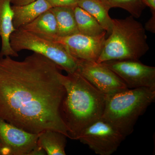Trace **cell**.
I'll return each instance as SVG.
<instances>
[{
	"mask_svg": "<svg viewBox=\"0 0 155 155\" xmlns=\"http://www.w3.org/2000/svg\"><path fill=\"white\" fill-rule=\"evenodd\" d=\"M61 70L37 53L22 61L0 58V118L30 133L51 130L69 138L61 114Z\"/></svg>",
	"mask_w": 155,
	"mask_h": 155,
	"instance_id": "obj_1",
	"label": "cell"
},
{
	"mask_svg": "<svg viewBox=\"0 0 155 155\" xmlns=\"http://www.w3.org/2000/svg\"><path fill=\"white\" fill-rule=\"evenodd\" d=\"M67 74L60 75L66 91L61 114L69 138L77 140L87 126L102 117L106 95L78 72Z\"/></svg>",
	"mask_w": 155,
	"mask_h": 155,
	"instance_id": "obj_2",
	"label": "cell"
},
{
	"mask_svg": "<svg viewBox=\"0 0 155 155\" xmlns=\"http://www.w3.org/2000/svg\"><path fill=\"white\" fill-rule=\"evenodd\" d=\"M155 101V87L127 89L106 95L102 118L126 138L133 132L139 118Z\"/></svg>",
	"mask_w": 155,
	"mask_h": 155,
	"instance_id": "obj_3",
	"label": "cell"
},
{
	"mask_svg": "<svg viewBox=\"0 0 155 155\" xmlns=\"http://www.w3.org/2000/svg\"><path fill=\"white\" fill-rule=\"evenodd\" d=\"M147 39L144 27L132 16L114 19L112 31L97 62L139 60L149 50Z\"/></svg>",
	"mask_w": 155,
	"mask_h": 155,
	"instance_id": "obj_4",
	"label": "cell"
},
{
	"mask_svg": "<svg viewBox=\"0 0 155 155\" xmlns=\"http://www.w3.org/2000/svg\"><path fill=\"white\" fill-rule=\"evenodd\" d=\"M10 44L16 52L24 50L32 51L52 61L67 73L76 72L78 60L61 44L22 28L16 29L12 34Z\"/></svg>",
	"mask_w": 155,
	"mask_h": 155,
	"instance_id": "obj_5",
	"label": "cell"
},
{
	"mask_svg": "<svg viewBox=\"0 0 155 155\" xmlns=\"http://www.w3.org/2000/svg\"><path fill=\"white\" fill-rule=\"evenodd\" d=\"M125 138L110 123L101 117L87 126L77 140L88 146L97 154L110 155Z\"/></svg>",
	"mask_w": 155,
	"mask_h": 155,
	"instance_id": "obj_6",
	"label": "cell"
},
{
	"mask_svg": "<svg viewBox=\"0 0 155 155\" xmlns=\"http://www.w3.org/2000/svg\"><path fill=\"white\" fill-rule=\"evenodd\" d=\"M107 33L105 31L95 36L80 33L65 37L40 35L61 44L78 60L97 62L102 51Z\"/></svg>",
	"mask_w": 155,
	"mask_h": 155,
	"instance_id": "obj_7",
	"label": "cell"
},
{
	"mask_svg": "<svg viewBox=\"0 0 155 155\" xmlns=\"http://www.w3.org/2000/svg\"><path fill=\"white\" fill-rule=\"evenodd\" d=\"M76 72L105 95L128 89L119 76L103 63L78 60Z\"/></svg>",
	"mask_w": 155,
	"mask_h": 155,
	"instance_id": "obj_8",
	"label": "cell"
},
{
	"mask_svg": "<svg viewBox=\"0 0 155 155\" xmlns=\"http://www.w3.org/2000/svg\"><path fill=\"white\" fill-rule=\"evenodd\" d=\"M125 84L127 88L155 87V67L139 60H114L104 62Z\"/></svg>",
	"mask_w": 155,
	"mask_h": 155,
	"instance_id": "obj_9",
	"label": "cell"
},
{
	"mask_svg": "<svg viewBox=\"0 0 155 155\" xmlns=\"http://www.w3.org/2000/svg\"><path fill=\"white\" fill-rule=\"evenodd\" d=\"M39 134L30 133L0 118V141L10 155H30L37 146Z\"/></svg>",
	"mask_w": 155,
	"mask_h": 155,
	"instance_id": "obj_10",
	"label": "cell"
},
{
	"mask_svg": "<svg viewBox=\"0 0 155 155\" xmlns=\"http://www.w3.org/2000/svg\"><path fill=\"white\" fill-rule=\"evenodd\" d=\"M11 1L0 0V37L2 40L0 58L5 56L19 57L10 44L11 35L16 30L13 25L14 12Z\"/></svg>",
	"mask_w": 155,
	"mask_h": 155,
	"instance_id": "obj_11",
	"label": "cell"
},
{
	"mask_svg": "<svg viewBox=\"0 0 155 155\" xmlns=\"http://www.w3.org/2000/svg\"><path fill=\"white\" fill-rule=\"evenodd\" d=\"M12 8L14 12L13 25L17 29L32 22L52 7L47 0H36L23 5H13Z\"/></svg>",
	"mask_w": 155,
	"mask_h": 155,
	"instance_id": "obj_12",
	"label": "cell"
},
{
	"mask_svg": "<svg viewBox=\"0 0 155 155\" xmlns=\"http://www.w3.org/2000/svg\"><path fill=\"white\" fill-rule=\"evenodd\" d=\"M64 134L51 130H43L39 134L38 145L48 155H65L67 138Z\"/></svg>",
	"mask_w": 155,
	"mask_h": 155,
	"instance_id": "obj_13",
	"label": "cell"
},
{
	"mask_svg": "<svg viewBox=\"0 0 155 155\" xmlns=\"http://www.w3.org/2000/svg\"><path fill=\"white\" fill-rule=\"evenodd\" d=\"M55 17L57 24L56 36L65 37L79 33L74 8L69 7H54L51 8Z\"/></svg>",
	"mask_w": 155,
	"mask_h": 155,
	"instance_id": "obj_14",
	"label": "cell"
},
{
	"mask_svg": "<svg viewBox=\"0 0 155 155\" xmlns=\"http://www.w3.org/2000/svg\"><path fill=\"white\" fill-rule=\"evenodd\" d=\"M78 6L94 17L109 35L113 26V19L109 14L110 9L102 0H79Z\"/></svg>",
	"mask_w": 155,
	"mask_h": 155,
	"instance_id": "obj_15",
	"label": "cell"
},
{
	"mask_svg": "<svg viewBox=\"0 0 155 155\" xmlns=\"http://www.w3.org/2000/svg\"><path fill=\"white\" fill-rule=\"evenodd\" d=\"M20 28L39 35L51 36L57 35L58 31L55 17L51 9Z\"/></svg>",
	"mask_w": 155,
	"mask_h": 155,
	"instance_id": "obj_16",
	"label": "cell"
},
{
	"mask_svg": "<svg viewBox=\"0 0 155 155\" xmlns=\"http://www.w3.org/2000/svg\"><path fill=\"white\" fill-rule=\"evenodd\" d=\"M74 11L79 33L95 36L106 31L94 17L79 6L74 7Z\"/></svg>",
	"mask_w": 155,
	"mask_h": 155,
	"instance_id": "obj_17",
	"label": "cell"
},
{
	"mask_svg": "<svg viewBox=\"0 0 155 155\" xmlns=\"http://www.w3.org/2000/svg\"><path fill=\"white\" fill-rule=\"evenodd\" d=\"M110 9L114 8H119L126 10L131 16L138 18L146 6L142 0H102Z\"/></svg>",
	"mask_w": 155,
	"mask_h": 155,
	"instance_id": "obj_18",
	"label": "cell"
},
{
	"mask_svg": "<svg viewBox=\"0 0 155 155\" xmlns=\"http://www.w3.org/2000/svg\"><path fill=\"white\" fill-rule=\"evenodd\" d=\"M52 8L69 7L74 8L78 5L79 0H47Z\"/></svg>",
	"mask_w": 155,
	"mask_h": 155,
	"instance_id": "obj_19",
	"label": "cell"
},
{
	"mask_svg": "<svg viewBox=\"0 0 155 155\" xmlns=\"http://www.w3.org/2000/svg\"><path fill=\"white\" fill-rule=\"evenodd\" d=\"M146 29L150 32L155 33V13H152V17L146 23Z\"/></svg>",
	"mask_w": 155,
	"mask_h": 155,
	"instance_id": "obj_20",
	"label": "cell"
},
{
	"mask_svg": "<svg viewBox=\"0 0 155 155\" xmlns=\"http://www.w3.org/2000/svg\"><path fill=\"white\" fill-rule=\"evenodd\" d=\"M47 155L46 153L41 147L38 145L30 153L29 155Z\"/></svg>",
	"mask_w": 155,
	"mask_h": 155,
	"instance_id": "obj_21",
	"label": "cell"
},
{
	"mask_svg": "<svg viewBox=\"0 0 155 155\" xmlns=\"http://www.w3.org/2000/svg\"><path fill=\"white\" fill-rule=\"evenodd\" d=\"M146 7L150 8L152 13H155V0H142Z\"/></svg>",
	"mask_w": 155,
	"mask_h": 155,
	"instance_id": "obj_22",
	"label": "cell"
},
{
	"mask_svg": "<svg viewBox=\"0 0 155 155\" xmlns=\"http://www.w3.org/2000/svg\"><path fill=\"white\" fill-rule=\"evenodd\" d=\"M36 0H11V4L14 5H23L35 2Z\"/></svg>",
	"mask_w": 155,
	"mask_h": 155,
	"instance_id": "obj_23",
	"label": "cell"
},
{
	"mask_svg": "<svg viewBox=\"0 0 155 155\" xmlns=\"http://www.w3.org/2000/svg\"><path fill=\"white\" fill-rule=\"evenodd\" d=\"M0 155H10L9 151L6 148L0 141Z\"/></svg>",
	"mask_w": 155,
	"mask_h": 155,
	"instance_id": "obj_24",
	"label": "cell"
}]
</instances>
